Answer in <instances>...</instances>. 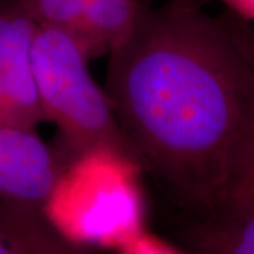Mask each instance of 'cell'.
I'll list each match as a JSON object with an SVG mask.
<instances>
[{
  "mask_svg": "<svg viewBox=\"0 0 254 254\" xmlns=\"http://www.w3.org/2000/svg\"><path fill=\"white\" fill-rule=\"evenodd\" d=\"M108 54L105 91L130 157L205 212L254 120V72L225 17L170 0Z\"/></svg>",
  "mask_w": 254,
  "mask_h": 254,
  "instance_id": "obj_1",
  "label": "cell"
},
{
  "mask_svg": "<svg viewBox=\"0 0 254 254\" xmlns=\"http://www.w3.org/2000/svg\"><path fill=\"white\" fill-rule=\"evenodd\" d=\"M31 60L44 120L60 131L64 165L95 148L130 157L106 91L91 75V57L72 30L40 24Z\"/></svg>",
  "mask_w": 254,
  "mask_h": 254,
  "instance_id": "obj_2",
  "label": "cell"
},
{
  "mask_svg": "<svg viewBox=\"0 0 254 254\" xmlns=\"http://www.w3.org/2000/svg\"><path fill=\"white\" fill-rule=\"evenodd\" d=\"M140 167L110 148H95L65 165L47 218L76 243L126 245L143 232Z\"/></svg>",
  "mask_w": 254,
  "mask_h": 254,
  "instance_id": "obj_3",
  "label": "cell"
},
{
  "mask_svg": "<svg viewBox=\"0 0 254 254\" xmlns=\"http://www.w3.org/2000/svg\"><path fill=\"white\" fill-rule=\"evenodd\" d=\"M38 27L21 0H0V119L30 128L44 120L31 60Z\"/></svg>",
  "mask_w": 254,
  "mask_h": 254,
  "instance_id": "obj_4",
  "label": "cell"
},
{
  "mask_svg": "<svg viewBox=\"0 0 254 254\" xmlns=\"http://www.w3.org/2000/svg\"><path fill=\"white\" fill-rule=\"evenodd\" d=\"M64 168L36 128L0 119V199L43 209Z\"/></svg>",
  "mask_w": 254,
  "mask_h": 254,
  "instance_id": "obj_5",
  "label": "cell"
},
{
  "mask_svg": "<svg viewBox=\"0 0 254 254\" xmlns=\"http://www.w3.org/2000/svg\"><path fill=\"white\" fill-rule=\"evenodd\" d=\"M185 230L195 254H254V196L220 198Z\"/></svg>",
  "mask_w": 254,
  "mask_h": 254,
  "instance_id": "obj_6",
  "label": "cell"
},
{
  "mask_svg": "<svg viewBox=\"0 0 254 254\" xmlns=\"http://www.w3.org/2000/svg\"><path fill=\"white\" fill-rule=\"evenodd\" d=\"M0 233L16 254H89L36 206L0 199Z\"/></svg>",
  "mask_w": 254,
  "mask_h": 254,
  "instance_id": "obj_7",
  "label": "cell"
},
{
  "mask_svg": "<svg viewBox=\"0 0 254 254\" xmlns=\"http://www.w3.org/2000/svg\"><path fill=\"white\" fill-rule=\"evenodd\" d=\"M153 0H85L72 31L88 55L109 53L128 36Z\"/></svg>",
  "mask_w": 254,
  "mask_h": 254,
  "instance_id": "obj_8",
  "label": "cell"
},
{
  "mask_svg": "<svg viewBox=\"0 0 254 254\" xmlns=\"http://www.w3.org/2000/svg\"><path fill=\"white\" fill-rule=\"evenodd\" d=\"M245 196H254V120L237 150L226 184L215 200Z\"/></svg>",
  "mask_w": 254,
  "mask_h": 254,
  "instance_id": "obj_9",
  "label": "cell"
},
{
  "mask_svg": "<svg viewBox=\"0 0 254 254\" xmlns=\"http://www.w3.org/2000/svg\"><path fill=\"white\" fill-rule=\"evenodd\" d=\"M40 24L73 30L85 0H21Z\"/></svg>",
  "mask_w": 254,
  "mask_h": 254,
  "instance_id": "obj_10",
  "label": "cell"
},
{
  "mask_svg": "<svg viewBox=\"0 0 254 254\" xmlns=\"http://www.w3.org/2000/svg\"><path fill=\"white\" fill-rule=\"evenodd\" d=\"M225 20L236 41L237 47L240 48L242 54L245 55V58L254 72V27L252 24H247L245 21L233 17L232 14L226 16Z\"/></svg>",
  "mask_w": 254,
  "mask_h": 254,
  "instance_id": "obj_11",
  "label": "cell"
},
{
  "mask_svg": "<svg viewBox=\"0 0 254 254\" xmlns=\"http://www.w3.org/2000/svg\"><path fill=\"white\" fill-rule=\"evenodd\" d=\"M122 254H181L173 247L160 242L158 239L145 233L137 235L134 239L122 246Z\"/></svg>",
  "mask_w": 254,
  "mask_h": 254,
  "instance_id": "obj_12",
  "label": "cell"
},
{
  "mask_svg": "<svg viewBox=\"0 0 254 254\" xmlns=\"http://www.w3.org/2000/svg\"><path fill=\"white\" fill-rule=\"evenodd\" d=\"M222 1L233 17L254 24V0H219Z\"/></svg>",
  "mask_w": 254,
  "mask_h": 254,
  "instance_id": "obj_13",
  "label": "cell"
},
{
  "mask_svg": "<svg viewBox=\"0 0 254 254\" xmlns=\"http://www.w3.org/2000/svg\"><path fill=\"white\" fill-rule=\"evenodd\" d=\"M0 254H16L7 243V240L1 236V233H0Z\"/></svg>",
  "mask_w": 254,
  "mask_h": 254,
  "instance_id": "obj_14",
  "label": "cell"
},
{
  "mask_svg": "<svg viewBox=\"0 0 254 254\" xmlns=\"http://www.w3.org/2000/svg\"><path fill=\"white\" fill-rule=\"evenodd\" d=\"M178 1H190V0H178Z\"/></svg>",
  "mask_w": 254,
  "mask_h": 254,
  "instance_id": "obj_15",
  "label": "cell"
}]
</instances>
